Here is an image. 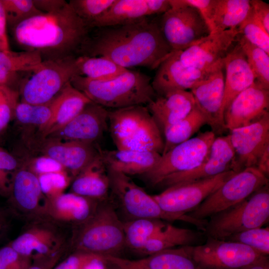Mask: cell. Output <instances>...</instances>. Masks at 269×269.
I'll use <instances>...</instances> for the list:
<instances>
[{
  "instance_id": "1",
  "label": "cell",
  "mask_w": 269,
  "mask_h": 269,
  "mask_svg": "<svg viewBox=\"0 0 269 269\" xmlns=\"http://www.w3.org/2000/svg\"><path fill=\"white\" fill-rule=\"evenodd\" d=\"M97 30L82 45V55L104 56L126 69L157 68L174 52L164 38L159 22L147 17Z\"/></svg>"
},
{
  "instance_id": "2",
  "label": "cell",
  "mask_w": 269,
  "mask_h": 269,
  "mask_svg": "<svg viewBox=\"0 0 269 269\" xmlns=\"http://www.w3.org/2000/svg\"><path fill=\"white\" fill-rule=\"evenodd\" d=\"M89 29L67 2L59 9L33 16L11 30L15 41L24 51L37 52L47 61L75 56Z\"/></svg>"
},
{
  "instance_id": "3",
  "label": "cell",
  "mask_w": 269,
  "mask_h": 269,
  "mask_svg": "<svg viewBox=\"0 0 269 269\" xmlns=\"http://www.w3.org/2000/svg\"><path fill=\"white\" fill-rule=\"evenodd\" d=\"M70 83L92 102L105 108L117 109L147 105L156 96L149 76L130 70L105 81L92 80L76 75Z\"/></svg>"
},
{
  "instance_id": "4",
  "label": "cell",
  "mask_w": 269,
  "mask_h": 269,
  "mask_svg": "<svg viewBox=\"0 0 269 269\" xmlns=\"http://www.w3.org/2000/svg\"><path fill=\"white\" fill-rule=\"evenodd\" d=\"M108 123L117 149L162 154V132L147 107L135 105L109 111Z\"/></svg>"
},
{
  "instance_id": "5",
  "label": "cell",
  "mask_w": 269,
  "mask_h": 269,
  "mask_svg": "<svg viewBox=\"0 0 269 269\" xmlns=\"http://www.w3.org/2000/svg\"><path fill=\"white\" fill-rule=\"evenodd\" d=\"M103 202L89 219L74 226L71 239L74 251L119 256L126 247L123 222L113 205Z\"/></svg>"
},
{
  "instance_id": "6",
  "label": "cell",
  "mask_w": 269,
  "mask_h": 269,
  "mask_svg": "<svg viewBox=\"0 0 269 269\" xmlns=\"http://www.w3.org/2000/svg\"><path fill=\"white\" fill-rule=\"evenodd\" d=\"M269 218L268 184L243 201L211 216L204 232L207 238L224 240L245 230L262 227Z\"/></svg>"
},
{
  "instance_id": "7",
  "label": "cell",
  "mask_w": 269,
  "mask_h": 269,
  "mask_svg": "<svg viewBox=\"0 0 269 269\" xmlns=\"http://www.w3.org/2000/svg\"><path fill=\"white\" fill-rule=\"evenodd\" d=\"M268 184V177L256 167L245 168L227 179L186 215L194 220H207L208 218L243 201Z\"/></svg>"
},
{
  "instance_id": "8",
  "label": "cell",
  "mask_w": 269,
  "mask_h": 269,
  "mask_svg": "<svg viewBox=\"0 0 269 269\" xmlns=\"http://www.w3.org/2000/svg\"><path fill=\"white\" fill-rule=\"evenodd\" d=\"M32 75L21 85V102L33 105L48 103L78 75L77 57L42 61Z\"/></svg>"
},
{
  "instance_id": "9",
  "label": "cell",
  "mask_w": 269,
  "mask_h": 269,
  "mask_svg": "<svg viewBox=\"0 0 269 269\" xmlns=\"http://www.w3.org/2000/svg\"><path fill=\"white\" fill-rule=\"evenodd\" d=\"M107 169L112 197L131 218L130 220L147 218L190 223V220L186 215L180 217L164 212L153 196L137 185L129 176Z\"/></svg>"
},
{
  "instance_id": "10",
  "label": "cell",
  "mask_w": 269,
  "mask_h": 269,
  "mask_svg": "<svg viewBox=\"0 0 269 269\" xmlns=\"http://www.w3.org/2000/svg\"><path fill=\"white\" fill-rule=\"evenodd\" d=\"M215 137L212 131L200 133L162 154L156 165L142 175L150 183L157 185L169 175L198 167L208 156Z\"/></svg>"
},
{
  "instance_id": "11",
  "label": "cell",
  "mask_w": 269,
  "mask_h": 269,
  "mask_svg": "<svg viewBox=\"0 0 269 269\" xmlns=\"http://www.w3.org/2000/svg\"><path fill=\"white\" fill-rule=\"evenodd\" d=\"M171 8L162 14L159 26L173 51H182L208 36L210 31L195 8L169 0Z\"/></svg>"
},
{
  "instance_id": "12",
  "label": "cell",
  "mask_w": 269,
  "mask_h": 269,
  "mask_svg": "<svg viewBox=\"0 0 269 269\" xmlns=\"http://www.w3.org/2000/svg\"><path fill=\"white\" fill-rule=\"evenodd\" d=\"M188 249L201 269H240L267 257L244 244L211 238Z\"/></svg>"
},
{
  "instance_id": "13",
  "label": "cell",
  "mask_w": 269,
  "mask_h": 269,
  "mask_svg": "<svg viewBox=\"0 0 269 269\" xmlns=\"http://www.w3.org/2000/svg\"><path fill=\"white\" fill-rule=\"evenodd\" d=\"M235 173L231 170L213 177L178 183L152 196L164 212L184 217Z\"/></svg>"
},
{
  "instance_id": "14",
  "label": "cell",
  "mask_w": 269,
  "mask_h": 269,
  "mask_svg": "<svg viewBox=\"0 0 269 269\" xmlns=\"http://www.w3.org/2000/svg\"><path fill=\"white\" fill-rule=\"evenodd\" d=\"M55 224L45 219L31 221L21 233L8 244L32 261L64 252L65 239Z\"/></svg>"
},
{
  "instance_id": "15",
  "label": "cell",
  "mask_w": 269,
  "mask_h": 269,
  "mask_svg": "<svg viewBox=\"0 0 269 269\" xmlns=\"http://www.w3.org/2000/svg\"><path fill=\"white\" fill-rule=\"evenodd\" d=\"M235 152L232 170L237 173L256 167L269 146V113L250 125L234 129L229 134Z\"/></svg>"
},
{
  "instance_id": "16",
  "label": "cell",
  "mask_w": 269,
  "mask_h": 269,
  "mask_svg": "<svg viewBox=\"0 0 269 269\" xmlns=\"http://www.w3.org/2000/svg\"><path fill=\"white\" fill-rule=\"evenodd\" d=\"M238 28L210 33L196 44L177 51L185 65L210 71L223 65V59L236 42Z\"/></svg>"
},
{
  "instance_id": "17",
  "label": "cell",
  "mask_w": 269,
  "mask_h": 269,
  "mask_svg": "<svg viewBox=\"0 0 269 269\" xmlns=\"http://www.w3.org/2000/svg\"><path fill=\"white\" fill-rule=\"evenodd\" d=\"M225 76L222 65L210 72L190 90L196 107L205 117L207 125L216 134L226 130L223 104Z\"/></svg>"
},
{
  "instance_id": "18",
  "label": "cell",
  "mask_w": 269,
  "mask_h": 269,
  "mask_svg": "<svg viewBox=\"0 0 269 269\" xmlns=\"http://www.w3.org/2000/svg\"><path fill=\"white\" fill-rule=\"evenodd\" d=\"M235 152L229 135L215 137L208 156L200 165L190 171L169 175L157 185L167 188L178 183L205 179L232 170Z\"/></svg>"
},
{
  "instance_id": "19",
  "label": "cell",
  "mask_w": 269,
  "mask_h": 269,
  "mask_svg": "<svg viewBox=\"0 0 269 269\" xmlns=\"http://www.w3.org/2000/svg\"><path fill=\"white\" fill-rule=\"evenodd\" d=\"M8 198L12 208L30 221L43 219L46 197L38 176L27 166L14 172Z\"/></svg>"
},
{
  "instance_id": "20",
  "label": "cell",
  "mask_w": 269,
  "mask_h": 269,
  "mask_svg": "<svg viewBox=\"0 0 269 269\" xmlns=\"http://www.w3.org/2000/svg\"><path fill=\"white\" fill-rule=\"evenodd\" d=\"M95 144L63 140L52 137L42 138L36 150L59 162L73 178L99 153Z\"/></svg>"
},
{
  "instance_id": "21",
  "label": "cell",
  "mask_w": 269,
  "mask_h": 269,
  "mask_svg": "<svg viewBox=\"0 0 269 269\" xmlns=\"http://www.w3.org/2000/svg\"><path fill=\"white\" fill-rule=\"evenodd\" d=\"M269 90L256 83L237 95L224 112L230 131L254 124L269 113Z\"/></svg>"
},
{
  "instance_id": "22",
  "label": "cell",
  "mask_w": 269,
  "mask_h": 269,
  "mask_svg": "<svg viewBox=\"0 0 269 269\" xmlns=\"http://www.w3.org/2000/svg\"><path fill=\"white\" fill-rule=\"evenodd\" d=\"M108 114L106 108L91 102L69 123L47 137L95 144L108 130Z\"/></svg>"
},
{
  "instance_id": "23",
  "label": "cell",
  "mask_w": 269,
  "mask_h": 269,
  "mask_svg": "<svg viewBox=\"0 0 269 269\" xmlns=\"http://www.w3.org/2000/svg\"><path fill=\"white\" fill-rule=\"evenodd\" d=\"M214 70L205 71L186 66L180 60L177 51H174L157 68L151 85L158 96L175 90H190Z\"/></svg>"
},
{
  "instance_id": "24",
  "label": "cell",
  "mask_w": 269,
  "mask_h": 269,
  "mask_svg": "<svg viewBox=\"0 0 269 269\" xmlns=\"http://www.w3.org/2000/svg\"><path fill=\"white\" fill-rule=\"evenodd\" d=\"M188 246L163 250L137 260L113 256L104 258L107 269H201Z\"/></svg>"
},
{
  "instance_id": "25",
  "label": "cell",
  "mask_w": 269,
  "mask_h": 269,
  "mask_svg": "<svg viewBox=\"0 0 269 269\" xmlns=\"http://www.w3.org/2000/svg\"><path fill=\"white\" fill-rule=\"evenodd\" d=\"M100 202L71 192L63 193L54 198L45 199L43 219L57 225L74 227L89 219Z\"/></svg>"
},
{
  "instance_id": "26",
  "label": "cell",
  "mask_w": 269,
  "mask_h": 269,
  "mask_svg": "<svg viewBox=\"0 0 269 269\" xmlns=\"http://www.w3.org/2000/svg\"><path fill=\"white\" fill-rule=\"evenodd\" d=\"M223 59L225 71L224 112L232 100L255 83L254 74L239 44L233 45Z\"/></svg>"
},
{
  "instance_id": "27",
  "label": "cell",
  "mask_w": 269,
  "mask_h": 269,
  "mask_svg": "<svg viewBox=\"0 0 269 269\" xmlns=\"http://www.w3.org/2000/svg\"><path fill=\"white\" fill-rule=\"evenodd\" d=\"M195 106L194 97L187 90H175L162 96L156 95L147 105L162 133L184 118Z\"/></svg>"
},
{
  "instance_id": "28",
  "label": "cell",
  "mask_w": 269,
  "mask_h": 269,
  "mask_svg": "<svg viewBox=\"0 0 269 269\" xmlns=\"http://www.w3.org/2000/svg\"><path fill=\"white\" fill-rule=\"evenodd\" d=\"M100 154L107 168L129 176L148 172L161 156L155 151L118 149L108 150L100 148Z\"/></svg>"
},
{
  "instance_id": "29",
  "label": "cell",
  "mask_w": 269,
  "mask_h": 269,
  "mask_svg": "<svg viewBox=\"0 0 269 269\" xmlns=\"http://www.w3.org/2000/svg\"><path fill=\"white\" fill-rule=\"evenodd\" d=\"M110 190L108 169L99 154L73 180L71 192L99 202L107 199Z\"/></svg>"
},
{
  "instance_id": "30",
  "label": "cell",
  "mask_w": 269,
  "mask_h": 269,
  "mask_svg": "<svg viewBox=\"0 0 269 269\" xmlns=\"http://www.w3.org/2000/svg\"><path fill=\"white\" fill-rule=\"evenodd\" d=\"M55 108L48 124L40 131L41 137H47L59 130L79 114L92 101L70 82L54 98Z\"/></svg>"
},
{
  "instance_id": "31",
  "label": "cell",
  "mask_w": 269,
  "mask_h": 269,
  "mask_svg": "<svg viewBox=\"0 0 269 269\" xmlns=\"http://www.w3.org/2000/svg\"><path fill=\"white\" fill-rule=\"evenodd\" d=\"M42 58L35 51L13 52L0 50V85L13 88L19 74L32 72L41 64Z\"/></svg>"
},
{
  "instance_id": "32",
  "label": "cell",
  "mask_w": 269,
  "mask_h": 269,
  "mask_svg": "<svg viewBox=\"0 0 269 269\" xmlns=\"http://www.w3.org/2000/svg\"><path fill=\"white\" fill-rule=\"evenodd\" d=\"M201 238L199 232L167 224L148 241L139 253L148 256L175 247L196 246Z\"/></svg>"
},
{
  "instance_id": "33",
  "label": "cell",
  "mask_w": 269,
  "mask_h": 269,
  "mask_svg": "<svg viewBox=\"0 0 269 269\" xmlns=\"http://www.w3.org/2000/svg\"><path fill=\"white\" fill-rule=\"evenodd\" d=\"M149 15L145 0H115L111 7L89 26L100 28L131 23Z\"/></svg>"
},
{
  "instance_id": "34",
  "label": "cell",
  "mask_w": 269,
  "mask_h": 269,
  "mask_svg": "<svg viewBox=\"0 0 269 269\" xmlns=\"http://www.w3.org/2000/svg\"><path fill=\"white\" fill-rule=\"evenodd\" d=\"M251 9L249 0H215L210 33L238 28Z\"/></svg>"
},
{
  "instance_id": "35",
  "label": "cell",
  "mask_w": 269,
  "mask_h": 269,
  "mask_svg": "<svg viewBox=\"0 0 269 269\" xmlns=\"http://www.w3.org/2000/svg\"><path fill=\"white\" fill-rule=\"evenodd\" d=\"M206 124H207V122L205 117L195 106L184 118L163 130L164 147L161 155L190 139L194 134Z\"/></svg>"
},
{
  "instance_id": "36",
  "label": "cell",
  "mask_w": 269,
  "mask_h": 269,
  "mask_svg": "<svg viewBox=\"0 0 269 269\" xmlns=\"http://www.w3.org/2000/svg\"><path fill=\"white\" fill-rule=\"evenodd\" d=\"M166 224L160 219L147 218L123 222L126 247L139 253L148 241Z\"/></svg>"
},
{
  "instance_id": "37",
  "label": "cell",
  "mask_w": 269,
  "mask_h": 269,
  "mask_svg": "<svg viewBox=\"0 0 269 269\" xmlns=\"http://www.w3.org/2000/svg\"><path fill=\"white\" fill-rule=\"evenodd\" d=\"M78 75L100 81L112 79L128 70L104 56L77 57Z\"/></svg>"
},
{
  "instance_id": "38",
  "label": "cell",
  "mask_w": 269,
  "mask_h": 269,
  "mask_svg": "<svg viewBox=\"0 0 269 269\" xmlns=\"http://www.w3.org/2000/svg\"><path fill=\"white\" fill-rule=\"evenodd\" d=\"M237 42L241 47L255 78V83L269 90V54L239 34Z\"/></svg>"
},
{
  "instance_id": "39",
  "label": "cell",
  "mask_w": 269,
  "mask_h": 269,
  "mask_svg": "<svg viewBox=\"0 0 269 269\" xmlns=\"http://www.w3.org/2000/svg\"><path fill=\"white\" fill-rule=\"evenodd\" d=\"M54 98L48 103L39 105L20 101L16 108L14 118L21 124L37 126L40 131L53 116L55 108Z\"/></svg>"
},
{
  "instance_id": "40",
  "label": "cell",
  "mask_w": 269,
  "mask_h": 269,
  "mask_svg": "<svg viewBox=\"0 0 269 269\" xmlns=\"http://www.w3.org/2000/svg\"><path fill=\"white\" fill-rule=\"evenodd\" d=\"M3 6L7 25L12 29L33 16L42 13L35 6L33 0H0Z\"/></svg>"
},
{
  "instance_id": "41",
  "label": "cell",
  "mask_w": 269,
  "mask_h": 269,
  "mask_svg": "<svg viewBox=\"0 0 269 269\" xmlns=\"http://www.w3.org/2000/svg\"><path fill=\"white\" fill-rule=\"evenodd\" d=\"M223 240L238 242L246 245L260 254H269V227L255 228L233 234Z\"/></svg>"
},
{
  "instance_id": "42",
  "label": "cell",
  "mask_w": 269,
  "mask_h": 269,
  "mask_svg": "<svg viewBox=\"0 0 269 269\" xmlns=\"http://www.w3.org/2000/svg\"><path fill=\"white\" fill-rule=\"evenodd\" d=\"M115 0H71L68 3L90 28V25L105 13Z\"/></svg>"
},
{
  "instance_id": "43",
  "label": "cell",
  "mask_w": 269,
  "mask_h": 269,
  "mask_svg": "<svg viewBox=\"0 0 269 269\" xmlns=\"http://www.w3.org/2000/svg\"><path fill=\"white\" fill-rule=\"evenodd\" d=\"M239 34L252 44L269 54V33L251 11L247 18L238 27Z\"/></svg>"
},
{
  "instance_id": "44",
  "label": "cell",
  "mask_w": 269,
  "mask_h": 269,
  "mask_svg": "<svg viewBox=\"0 0 269 269\" xmlns=\"http://www.w3.org/2000/svg\"><path fill=\"white\" fill-rule=\"evenodd\" d=\"M37 176L42 192L48 199L54 198L64 193L72 178L66 171L49 173Z\"/></svg>"
},
{
  "instance_id": "45",
  "label": "cell",
  "mask_w": 269,
  "mask_h": 269,
  "mask_svg": "<svg viewBox=\"0 0 269 269\" xmlns=\"http://www.w3.org/2000/svg\"><path fill=\"white\" fill-rule=\"evenodd\" d=\"M19 91L7 86L0 85V125L4 130L14 118L19 103Z\"/></svg>"
},
{
  "instance_id": "46",
  "label": "cell",
  "mask_w": 269,
  "mask_h": 269,
  "mask_svg": "<svg viewBox=\"0 0 269 269\" xmlns=\"http://www.w3.org/2000/svg\"><path fill=\"white\" fill-rule=\"evenodd\" d=\"M16 159L10 153L0 147V195L8 198L13 175L18 168Z\"/></svg>"
},
{
  "instance_id": "47",
  "label": "cell",
  "mask_w": 269,
  "mask_h": 269,
  "mask_svg": "<svg viewBox=\"0 0 269 269\" xmlns=\"http://www.w3.org/2000/svg\"><path fill=\"white\" fill-rule=\"evenodd\" d=\"M32 263L8 244L0 248V269H26Z\"/></svg>"
},
{
  "instance_id": "48",
  "label": "cell",
  "mask_w": 269,
  "mask_h": 269,
  "mask_svg": "<svg viewBox=\"0 0 269 269\" xmlns=\"http://www.w3.org/2000/svg\"><path fill=\"white\" fill-rule=\"evenodd\" d=\"M99 255L74 251L53 269H82L87 264L97 258Z\"/></svg>"
},
{
  "instance_id": "49",
  "label": "cell",
  "mask_w": 269,
  "mask_h": 269,
  "mask_svg": "<svg viewBox=\"0 0 269 269\" xmlns=\"http://www.w3.org/2000/svg\"><path fill=\"white\" fill-rule=\"evenodd\" d=\"M27 167L37 176L49 173L66 171L57 161L44 155L32 159L29 166Z\"/></svg>"
},
{
  "instance_id": "50",
  "label": "cell",
  "mask_w": 269,
  "mask_h": 269,
  "mask_svg": "<svg viewBox=\"0 0 269 269\" xmlns=\"http://www.w3.org/2000/svg\"><path fill=\"white\" fill-rule=\"evenodd\" d=\"M179 1L197 9L205 20L210 31L215 0H179Z\"/></svg>"
},
{
  "instance_id": "51",
  "label": "cell",
  "mask_w": 269,
  "mask_h": 269,
  "mask_svg": "<svg viewBox=\"0 0 269 269\" xmlns=\"http://www.w3.org/2000/svg\"><path fill=\"white\" fill-rule=\"evenodd\" d=\"M250 1L253 13L269 33V4L261 0Z\"/></svg>"
},
{
  "instance_id": "52",
  "label": "cell",
  "mask_w": 269,
  "mask_h": 269,
  "mask_svg": "<svg viewBox=\"0 0 269 269\" xmlns=\"http://www.w3.org/2000/svg\"><path fill=\"white\" fill-rule=\"evenodd\" d=\"M35 7L43 13H50L63 7L67 1L64 0H33Z\"/></svg>"
},
{
  "instance_id": "53",
  "label": "cell",
  "mask_w": 269,
  "mask_h": 269,
  "mask_svg": "<svg viewBox=\"0 0 269 269\" xmlns=\"http://www.w3.org/2000/svg\"><path fill=\"white\" fill-rule=\"evenodd\" d=\"M63 252L55 255L32 261L26 269H53L61 258Z\"/></svg>"
},
{
  "instance_id": "54",
  "label": "cell",
  "mask_w": 269,
  "mask_h": 269,
  "mask_svg": "<svg viewBox=\"0 0 269 269\" xmlns=\"http://www.w3.org/2000/svg\"><path fill=\"white\" fill-rule=\"evenodd\" d=\"M7 19L5 12L0 0V43L2 51L10 50L7 34Z\"/></svg>"
},
{
  "instance_id": "55",
  "label": "cell",
  "mask_w": 269,
  "mask_h": 269,
  "mask_svg": "<svg viewBox=\"0 0 269 269\" xmlns=\"http://www.w3.org/2000/svg\"><path fill=\"white\" fill-rule=\"evenodd\" d=\"M149 15L163 14L170 8L169 0H145Z\"/></svg>"
},
{
  "instance_id": "56",
  "label": "cell",
  "mask_w": 269,
  "mask_h": 269,
  "mask_svg": "<svg viewBox=\"0 0 269 269\" xmlns=\"http://www.w3.org/2000/svg\"><path fill=\"white\" fill-rule=\"evenodd\" d=\"M256 168L267 177H268L269 174V146L265 149L261 155Z\"/></svg>"
},
{
  "instance_id": "57",
  "label": "cell",
  "mask_w": 269,
  "mask_h": 269,
  "mask_svg": "<svg viewBox=\"0 0 269 269\" xmlns=\"http://www.w3.org/2000/svg\"><path fill=\"white\" fill-rule=\"evenodd\" d=\"M82 269H107L103 256H99L87 264Z\"/></svg>"
},
{
  "instance_id": "58",
  "label": "cell",
  "mask_w": 269,
  "mask_h": 269,
  "mask_svg": "<svg viewBox=\"0 0 269 269\" xmlns=\"http://www.w3.org/2000/svg\"><path fill=\"white\" fill-rule=\"evenodd\" d=\"M240 269H269L268 258L266 257L256 263L250 265Z\"/></svg>"
},
{
  "instance_id": "59",
  "label": "cell",
  "mask_w": 269,
  "mask_h": 269,
  "mask_svg": "<svg viewBox=\"0 0 269 269\" xmlns=\"http://www.w3.org/2000/svg\"><path fill=\"white\" fill-rule=\"evenodd\" d=\"M8 227V221L5 212L0 209V232H5Z\"/></svg>"
},
{
  "instance_id": "60",
  "label": "cell",
  "mask_w": 269,
  "mask_h": 269,
  "mask_svg": "<svg viewBox=\"0 0 269 269\" xmlns=\"http://www.w3.org/2000/svg\"><path fill=\"white\" fill-rule=\"evenodd\" d=\"M4 232H0V240L2 238Z\"/></svg>"
},
{
  "instance_id": "61",
  "label": "cell",
  "mask_w": 269,
  "mask_h": 269,
  "mask_svg": "<svg viewBox=\"0 0 269 269\" xmlns=\"http://www.w3.org/2000/svg\"><path fill=\"white\" fill-rule=\"evenodd\" d=\"M4 129L0 125V134L2 132Z\"/></svg>"
},
{
  "instance_id": "62",
  "label": "cell",
  "mask_w": 269,
  "mask_h": 269,
  "mask_svg": "<svg viewBox=\"0 0 269 269\" xmlns=\"http://www.w3.org/2000/svg\"><path fill=\"white\" fill-rule=\"evenodd\" d=\"M0 50H2L1 45L0 43Z\"/></svg>"
}]
</instances>
